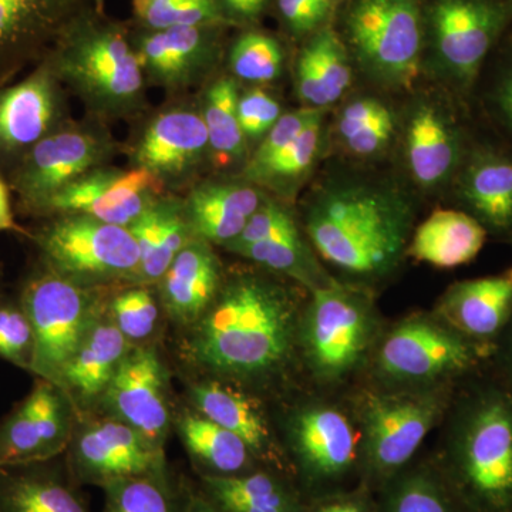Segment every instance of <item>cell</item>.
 I'll return each instance as SVG.
<instances>
[{
    "instance_id": "cell-1",
    "label": "cell",
    "mask_w": 512,
    "mask_h": 512,
    "mask_svg": "<svg viewBox=\"0 0 512 512\" xmlns=\"http://www.w3.org/2000/svg\"><path fill=\"white\" fill-rule=\"evenodd\" d=\"M185 345L192 365L237 380L259 382L281 372L299 329L295 301L284 286L259 275H239L194 326Z\"/></svg>"
},
{
    "instance_id": "cell-2",
    "label": "cell",
    "mask_w": 512,
    "mask_h": 512,
    "mask_svg": "<svg viewBox=\"0 0 512 512\" xmlns=\"http://www.w3.org/2000/svg\"><path fill=\"white\" fill-rule=\"evenodd\" d=\"M412 224V204L402 192L369 181L323 188L306 215L319 255L360 278H382L399 265Z\"/></svg>"
},
{
    "instance_id": "cell-3",
    "label": "cell",
    "mask_w": 512,
    "mask_h": 512,
    "mask_svg": "<svg viewBox=\"0 0 512 512\" xmlns=\"http://www.w3.org/2000/svg\"><path fill=\"white\" fill-rule=\"evenodd\" d=\"M60 82L99 117L136 114L146 74L136 47L113 23L90 18L70 30L47 57Z\"/></svg>"
},
{
    "instance_id": "cell-4",
    "label": "cell",
    "mask_w": 512,
    "mask_h": 512,
    "mask_svg": "<svg viewBox=\"0 0 512 512\" xmlns=\"http://www.w3.org/2000/svg\"><path fill=\"white\" fill-rule=\"evenodd\" d=\"M454 468L485 511L512 505V390L487 386L461 406L451 440Z\"/></svg>"
},
{
    "instance_id": "cell-5",
    "label": "cell",
    "mask_w": 512,
    "mask_h": 512,
    "mask_svg": "<svg viewBox=\"0 0 512 512\" xmlns=\"http://www.w3.org/2000/svg\"><path fill=\"white\" fill-rule=\"evenodd\" d=\"M19 301L35 336L29 373L57 384L64 366L109 299L103 286L74 281L42 264L23 285Z\"/></svg>"
},
{
    "instance_id": "cell-6",
    "label": "cell",
    "mask_w": 512,
    "mask_h": 512,
    "mask_svg": "<svg viewBox=\"0 0 512 512\" xmlns=\"http://www.w3.org/2000/svg\"><path fill=\"white\" fill-rule=\"evenodd\" d=\"M377 333L375 306L365 292L336 284L313 289L298 339L309 369L333 383L359 369Z\"/></svg>"
},
{
    "instance_id": "cell-7",
    "label": "cell",
    "mask_w": 512,
    "mask_h": 512,
    "mask_svg": "<svg viewBox=\"0 0 512 512\" xmlns=\"http://www.w3.org/2000/svg\"><path fill=\"white\" fill-rule=\"evenodd\" d=\"M42 264L87 285L136 284L140 249L130 229L86 217L56 215L35 234Z\"/></svg>"
},
{
    "instance_id": "cell-8",
    "label": "cell",
    "mask_w": 512,
    "mask_h": 512,
    "mask_svg": "<svg viewBox=\"0 0 512 512\" xmlns=\"http://www.w3.org/2000/svg\"><path fill=\"white\" fill-rule=\"evenodd\" d=\"M116 144L106 130L64 123L30 148L10 174V187L25 214L40 217L52 198L84 175L104 167Z\"/></svg>"
},
{
    "instance_id": "cell-9",
    "label": "cell",
    "mask_w": 512,
    "mask_h": 512,
    "mask_svg": "<svg viewBox=\"0 0 512 512\" xmlns=\"http://www.w3.org/2000/svg\"><path fill=\"white\" fill-rule=\"evenodd\" d=\"M348 25L357 59L373 79L390 87L412 86L423 42L416 0H359Z\"/></svg>"
},
{
    "instance_id": "cell-10",
    "label": "cell",
    "mask_w": 512,
    "mask_h": 512,
    "mask_svg": "<svg viewBox=\"0 0 512 512\" xmlns=\"http://www.w3.org/2000/svg\"><path fill=\"white\" fill-rule=\"evenodd\" d=\"M483 350L444 320L417 316L394 326L377 352L380 376L394 383H429L471 369Z\"/></svg>"
},
{
    "instance_id": "cell-11",
    "label": "cell",
    "mask_w": 512,
    "mask_h": 512,
    "mask_svg": "<svg viewBox=\"0 0 512 512\" xmlns=\"http://www.w3.org/2000/svg\"><path fill=\"white\" fill-rule=\"evenodd\" d=\"M511 22L512 0H437L436 55L448 79L470 90Z\"/></svg>"
},
{
    "instance_id": "cell-12",
    "label": "cell",
    "mask_w": 512,
    "mask_h": 512,
    "mask_svg": "<svg viewBox=\"0 0 512 512\" xmlns=\"http://www.w3.org/2000/svg\"><path fill=\"white\" fill-rule=\"evenodd\" d=\"M100 0H0V89L47 59Z\"/></svg>"
},
{
    "instance_id": "cell-13",
    "label": "cell",
    "mask_w": 512,
    "mask_h": 512,
    "mask_svg": "<svg viewBox=\"0 0 512 512\" xmlns=\"http://www.w3.org/2000/svg\"><path fill=\"white\" fill-rule=\"evenodd\" d=\"M64 463L79 485H104L167 468L164 450L116 417L76 421Z\"/></svg>"
},
{
    "instance_id": "cell-14",
    "label": "cell",
    "mask_w": 512,
    "mask_h": 512,
    "mask_svg": "<svg viewBox=\"0 0 512 512\" xmlns=\"http://www.w3.org/2000/svg\"><path fill=\"white\" fill-rule=\"evenodd\" d=\"M439 392L369 394L362 404L363 444L370 467L390 476L414 456L440 419Z\"/></svg>"
},
{
    "instance_id": "cell-15",
    "label": "cell",
    "mask_w": 512,
    "mask_h": 512,
    "mask_svg": "<svg viewBox=\"0 0 512 512\" xmlns=\"http://www.w3.org/2000/svg\"><path fill=\"white\" fill-rule=\"evenodd\" d=\"M76 410L59 384L36 377L28 396L0 420V466L63 456L76 426Z\"/></svg>"
},
{
    "instance_id": "cell-16",
    "label": "cell",
    "mask_w": 512,
    "mask_h": 512,
    "mask_svg": "<svg viewBox=\"0 0 512 512\" xmlns=\"http://www.w3.org/2000/svg\"><path fill=\"white\" fill-rule=\"evenodd\" d=\"M163 191V181L144 168L100 167L52 198L40 217L86 215L128 228L161 200Z\"/></svg>"
},
{
    "instance_id": "cell-17",
    "label": "cell",
    "mask_w": 512,
    "mask_h": 512,
    "mask_svg": "<svg viewBox=\"0 0 512 512\" xmlns=\"http://www.w3.org/2000/svg\"><path fill=\"white\" fill-rule=\"evenodd\" d=\"M116 417L164 450L171 424L168 372L154 346L134 345L111 380L100 403Z\"/></svg>"
},
{
    "instance_id": "cell-18",
    "label": "cell",
    "mask_w": 512,
    "mask_h": 512,
    "mask_svg": "<svg viewBox=\"0 0 512 512\" xmlns=\"http://www.w3.org/2000/svg\"><path fill=\"white\" fill-rule=\"evenodd\" d=\"M63 84L45 59L22 82L0 89V157L12 165L67 123Z\"/></svg>"
},
{
    "instance_id": "cell-19",
    "label": "cell",
    "mask_w": 512,
    "mask_h": 512,
    "mask_svg": "<svg viewBox=\"0 0 512 512\" xmlns=\"http://www.w3.org/2000/svg\"><path fill=\"white\" fill-rule=\"evenodd\" d=\"M288 440L296 464L313 483L349 473L359 456V436L345 413L328 404H308L292 414Z\"/></svg>"
},
{
    "instance_id": "cell-20",
    "label": "cell",
    "mask_w": 512,
    "mask_h": 512,
    "mask_svg": "<svg viewBox=\"0 0 512 512\" xmlns=\"http://www.w3.org/2000/svg\"><path fill=\"white\" fill-rule=\"evenodd\" d=\"M225 248L269 271L291 276L312 291L333 284L320 271L292 215L268 198L242 234Z\"/></svg>"
},
{
    "instance_id": "cell-21",
    "label": "cell",
    "mask_w": 512,
    "mask_h": 512,
    "mask_svg": "<svg viewBox=\"0 0 512 512\" xmlns=\"http://www.w3.org/2000/svg\"><path fill=\"white\" fill-rule=\"evenodd\" d=\"M454 181L463 211L491 234H512V151L494 144L468 147Z\"/></svg>"
},
{
    "instance_id": "cell-22",
    "label": "cell",
    "mask_w": 512,
    "mask_h": 512,
    "mask_svg": "<svg viewBox=\"0 0 512 512\" xmlns=\"http://www.w3.org/2000/svg\"><path fill=\"white\" fill-rule=\"evenodd\" d=\"M210 156L207 127L200 111L171 109L150 121L134 148L136 167L158 180H181Z\"/></svg>"
},
{
    "instance_id": "cell-23",
    "label": "cell",
    "mask_w": 512,
    "mask_h": 512,
    "mask_svg": "<svg viewBox=\"0 0 512 512\" xmlns=\"http://www.w3.org/2000/svg\"><path fill=\"white\" fill-rule=\"evenodd\" d=\"M214 26L151 30L141 37L136 50L146 77L170 90L200 82L217 62Z\"/></svg>"
},
{
    "instance_id": "cell-24",
    "label": "cell",
    "mask_w": 512,
    "mask_h": 512,
    "mask_svg": "<svg viewBox=\"0 0 512 512\" xmlns=\"http://www.w3.org/2000/svg\"><path fill=\"white\" fill-rule=\"evenodd\" d=\"M406 158L416 183L439 188L456 177L467 153L463 130L439 104L421 101L407 120Z\"/></svg>"
},
{
    "instance_id": "cell-25",
    "label": "cell",
    "mask_w": 512,
    "mask_h": 512,
    "mask_svg": "<svg viewBox=\"0 0 512 512\" xmlns=\"http://www.w3.org/2000/svg\"><path fill=\"white\" fill-rule=\"evenodd\" d=\"M160 285L161 308L168 318L192 328L221 291V265L210 242L192 238L165 271Z\"/></svg>"
},
{
    "instance_id": "cell-26",
    "label": "cell",
    "mask_w": 512,
    "mask_h": 512,
    "mask_svg": "<svg viewBox=\"0 0 512 512\" xmlns=\"http://www.w3.org/2000/svg\"><path fill=\"white\" fill-rule=\"evenodd\" d=\"M0 512H92L59 457L0 466Z\"/></svg>"
},
{
    "instance_id": "cell-27",
    "label": "cell",
    "mask_w": 512,
    "mask_h": 512,
    "mask_svg": "<svg viewBox=\"0 0 512 512\" xmlns=\"http://www.w3.org/2000/svg\"><path fill=\"white\" fill-rule=\"evenodd\" d=\"M133 346L104 309L64 366L57 384L69 394L76 409L94 406Z\"/></svg>"
},
{
    "instance_id": "cell-28",
    "label": "cell",
    "mask_w": 512,
    "mask_h": 512,
    "mask_svg": "<svg viewBox=\"0 0 512 512\" xmlns=\"http://www.w3.org/2000/svg\"><path fill=\"white\" fill-rule=\"evenodd\" d=\"M439 318L474 342L500 335L512 318V268L451 286L441 298Z\"/></svg>"
},
{
    "instance_id": "cell-29",
    "label": "cell",
    "mask_w": 512,
    "mask_h": 512,
    "mask_svg": "<svg viewBox=\"0 0 512 512\" xmlns=\"http://www.w3.org/2000/svg\"><path fill=\"white\" fill-rule=\"evenodd\" d=\"M266 201L252 184L205 183L191 191L184 211L194 237L227 247Z\"/></svg>"
},
{
    "instance_id": "cell-30",
    "label": "cell",
    "mask_w": 512,
    "mask_h": 512,
    "mask_svg": "<svg viewBox=\"0 0 512 512\" xmlns=\"http://www.w3.org/2000/svg\"><path fill=\"white\" fill-rule=\"evenodd\" d=\"M190 399L198 413L244 441L256 460L279 464L271 427L254 399L220 380L192 384Z\"/></svg>"
},
{
    "instance_id": "cell-31",
    "label": "cell",
    "mask_w": 512,
    "mask_h": 512,
    "mask_svg": "<svg viewBox=\"0 0 512 512\" xmlns=\"http://www.w3.org/2000/svg\"><path fill=\"white\" fill-rule=\"evenodd\" d=\"M487 235V229L466 211L437 210L414 232L409 254L436 268H457L480 254Z\"/></svg>"
},
{
    "instance_id": "cell-32",
    "label": "cell",
    "mask_w": 512,
    "mask_h": 512,
    "mask_svg": "<svg viewBox=\"0 0 512 512\" xmlns=\"http://www.w3.org/2000/svg\"><path fill=\"white\" fill-rule=\"evenodd\" d=\"M352 83L348 53L332 29L312 37L296 63V92L308 109L336 103Z\"/></svg>"
},
{
    "instance_id": "cell-33",
    "label": "cell",
    "mask_w": 512,
    "mask_h": 512,
    "mask_svg": "<svg viewBox=\"0 0 512 512\" xmlns=\"http://www.w3.org/2000/svg\"><path fill=\"white\" fill-rule=\"evenodd\" d=\"M175 427L201 476H238L255 470L256 458L247 444L197 410L181 414Z\"/></svg>"
},
{
    "instance_id": "cell-34",
    "label": "cell",
    "mask_w": 512,
    "mask_h": 512,
    "mask_svg": "<svg viewBox=\"0 0 512 512\" xmlns=\"http://www.w3.org/2000/svg\"><path fill=\"white\" fill-rule=\"evenodd\" d=\"M202 493L225 512H302L295 491L265 470L238 476H201Z\"/></svg>"
},
{
    "instance_id": "cell-35",
    "label": "cell",
    "mask_w": 512,
    "mask_h": 512,
    "mask_svg": "<svg viewBox=\"0 0 512 512\" xmlns=\"http://www.w3.org/2000/svg\"><path fill=\"white\" fill-rule=\"evenodd\" d=\"M238 100L237 83L228 77L212 83L205 93L202 119L207 127L210 156L221 167L241 160L245 154L247 138L239 121Z\"/></svg>"
},
{
    "instance_id": "cell-36",
    "label": "cell",
    "mask_w": 512,
    "mask_h": 512,
    "mask_svg": "<svg viewBox=\"0 0 512 512\" xmlns=\"http://www.w3.org/2000/svg\"><path fill=\"white\" fill-rule=\"evenodd\" d=\"M103 512H184L185 494L171 483L168 467L104 485Z\"/></svg>"
},
{
    "instance_id": "cell-37",
    "label": "cell",
    "mask_w": 512,
    "mask_h": 512,
    "mask_svg": "<svg viewBox=\"0 0 512 512\" xmlns=\"http://www.w3.org/2000/svg\"><path fill=\"white\" fill-rule=\"evenodd\" d=\"M320 140H322V114H318L301 134L276 154L264 167L247 175L249 183L268 185V187L285 188L293 185L308 175L318 157Z\"/></svg>"
},
{
    "instance_id": "cell-38",
    "label": "cell",
    "mask_w": 512,
    "mask_h": 512,
    "mask_svg": "<svg viewBox=\"0 0 512 512\" xmlns=\"http://www.w3.org/2000/svg\"><path fill=\"white\" fill-rule=\"evenodd\" d=\"M160 306L147 285H136L109 299L106 311L128 342L146 345L156 333Z\"/></svg>"
},
{
    "instance_id": "cell-39",
    "label": "cell",
    "mask_w": 512,
    "mask_h": 512,
    "mask_svg": "<svg viewBox=\"0 0 512 512\" xmlns=\"http://www.w3.org/2000/svg\"><path fill=\"white\" fill-rule=\"evenodd\" d=\"M133 8L151 30L217 25L222 19L220 0H133Z\"/></svg>"
},
{
    "instance_id": "cell-40",
    "label": "cell",
    "mask_w": 512,
    "mask_h": 512,
    "mask_svg": "<svg viewBox=\"0 0 512 512\" xmlns=\"http://www.w3.org/2000/svg\"><path fill=\"white\" fill-rule=\"evenodd\" d=\"M281 46L272 37L262 33H247L239 37L231 50L232 72L238 79L249 83H271L282 70Z\"/></svg>"
},
{
    "instance_id": "cell-41",
    "label": "cell",
    "mask_w": 512,
    "mask_h": 512,
    "mask_svg": "<svg viewBox=\"0 0 512 512\" xmlns=\"http://www.w3.org/2000/svg\"><path fill=\"white\" fill-rule=\"evenodd\" d=\"M35 336L22 303L0 298V359L30 372Z\"/></svg>"
},
{
    "instance_id": "cell-42",
    "label": "cell",
    "mask_w": 512,
    "mask_h": 512,
    "mask_svg": "<svg viewBox=\"0 0 512 512\" xmlns=\"http://www.w3.org/2000/svg\"><path fill=\"white\" fill-rule=\"evenodd\" d=\"M387 512H451V507L439 483L420 473L394 488Z\"/></svg>"
},
{
    "instance_id": "cell-43",
    "label": "cell",
    "mask_w": 512,
    "mask_h": 512,
    "mask_svg": "<svg viewBox=\"0 0 512 512\" xmlns=\"http://www.w3.org/2000/svg\"><path fill=\"white\" fill-rule=\"evenodd\" d=\"M319 113L320 110L305 107V109L282 114L281 119L276 121L275 126L262 138L261 146L258 147L247 167H245L244 177L255 173L256 170L264 167L269 160H272L276 154L281 153Z\"/></svg>"
},
{
    "instance_id": "cell-44",
    "label": "cell",
    "mask_w": 512,
    "mask_h": 512,
    "mask_svg": "<svg viewBox=\"0 0 512 512\" xmlns=\"http://www.w3.org/2000/svg\"><path fill=\"white\" fill-rule=\"evenodd\" d=\"M238 114L245 138L258 140L264 138L276 121L281 119L282 111L271 94L258 89L239 97Z\"/></svg>"
},
{
    "instance_id": "cell-45",
    "label": "cell",
    "mask_w": 512,
    "mask_h": 512,
    "mask_svg": "<svg viewBox=\"0 0 512 512\" xmlns=\"http://www.w3.org/2000/svg\"><path fill=\"white\" fill-rule=\"evenodd\" d=\"M394 116L393 111L386 107L376 117L357 131L356 134L343 140L350 153L359 157H373L382 153L389 146L394 136Z\"/></svg>"
},
{
    "instance_id": "cell-46",
    "label": "cell",
    "mask_w": 512,
    "mask_h": 512,
    "mask_svg": "<svg viewBox=\"0 0 512 512\" xmlns=\"http://www.w3.org/2000/svg\"><path fill=\"white\" fill-rule=\"evenodd\" d=\"M279 10L289 28L305 33L318 28L330 9V0H278Z\"/></svg>"
},
{
    "instance_id": "cell-47",
    "label": "cell",
    "mask_w": 512,
    "mask_h": 512,
    "mask_svg": "<svg viewBox=\"0 0 512 512\" xmlns=\"http://www.w3.org/2000/svg\"><path fill=\"white\" fill-rule=\"evenodd\" d=\"M491 103L501 121L512 131V47L495 80Z\"/></svg>"
},
{
    "instance_id": "cell-48",
    "label": "cell",
    "mask_w": 512,
    "mask_h": 512,
    "mask_svg": "<svg viewBox=\"0 0 512 512\" xmlns=\"http://www.w3.org/2000/svg\"><path fill=\"white\" fill-rule=\"evenodd\" d=\"M221 5L242 18H254L264 9L266 0H220Z\"/></svg>"
},
{
    "instance_id": "cell-49",
    "label": "cell",
    "mask_w": 512,
    "mask_h": 512,
    "mask_svg": "<svg viewBox=\"0 0 512 512\" xmlns=\"http://www.w3.org/2000/svg\"><path fill=\"white\" fill-rule=\"evenodd\" d=\"M12 207H10L9 191L0 178V232L18 231Z\"/></svg>"
},
{
    "instance_id": "cell-50",
    "label": "cell",
    "mask_w": 512,
    "mask_h": 512,
    "mask_svg": "<svg viewBox=\"0 0 512 512\" xmlns=\"http://www.w3.org/2000/svg\"><path fill=\"white\" fill-rule=\"evenodd\" d=\"M184 512H225L222 511L217 504L212 503L210 498L207 497L202 491L194 493V491H187L185 493Z\"/></svg>"
},
{
    "instance_id": "cell-51",
    "label": "cell",
    "mask_w": 512,
    "mask_h": 512,
    "mask_svg": "<svg viewBox=\"0 0 512 512\" xmlns=\"http://www.w3.org/2000/svg\"><path fill=\"white\" fill-rule=\"evenodd\" d=\"M313 512H366V508L360 501L349 498V500L332 501V503L320 505Z\"/></svg>"
},
{
    "instance_id": "cell-52",
    "label": "cell",
    "mask_w": 512,
    "mask_h": 512,
    "mask_svg": "<svg viewBox=\"0 0 512 512\" xmlns=\"http://www.w3.org/2000/svg\"><path fill=\"white\" fill-rule=\"evenodd\" d=\"M503 332H505V339L503 343L504 365L507 367L508 373H510L512 379V318Z\"/></svg>"
}]
</instances>
